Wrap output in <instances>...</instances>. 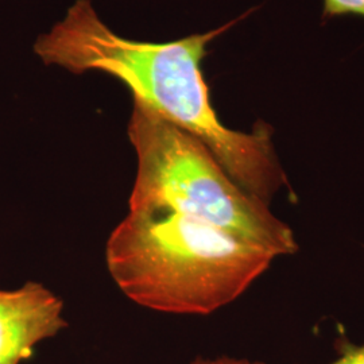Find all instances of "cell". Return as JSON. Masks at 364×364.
<instances>
[{
  "label": "cell",
  "mask_w": 364,
  "mask_h": 364,
  "mask_svg": "<svg viewBox=\"0 0 364 364\" xmlns=\"http://www.w3.org/2000/svg\"><path fill=\"white\" fill-rule=\"evenodd\" d=\"M239 19L173 42H139L117 36L90 0H77L61 22L39 37L34 50L46 65L63 66L73 75L99 70L117 78L134 100L195 136L242 189L270 205L287 188L274 150L273 130L263 122L251 132L225 127L212 105L201 69L209 42Z\"/></svg>",
  "instance_id": "cell-1"
},
{
  "label": "cell",
  "mask_w": 364,
  "mask_h": 364,
  "mask_svg": "<svg viewBox=\"0 0 364 364\" xmlns=\"http://www.w3.org/2000/svg\"><path fill=\"white\" fill-rule=\"evenodd\" d=\"M127 135L138 159L129 210H170L207 221L275 257L299 250L287 223L242 189L204 144L138 100Z\"/></svg>",
  "instance_id": "cell-3"
},
{
  "label": "cell",
  "mask_w": 364,
  "mask_h": 364,
  "mask_svg": "<svg viewBox=\"0 0 364 364\" xmlns=\"http://www.w3.org/2000/svg\"><path fill=\"white\" fill-rule=\"evenodd\" d=\"M191 364H266L263 362H254L248 359H240V358H230V356H219L213 359H205V358H197Z\"/></svg>",
  "instance_id": "cell-7"
},
{
  "label": "cell",
  "mask_w": 364,
  "mask_h": 364,
  "mask_svg": "<svg viewBox=\"0 0 364 364\" xmlns=\"http://www.w3.org/2000/svg\"><path fill=\"white\" fill-rule=\"evenodd\" d=\"M275 255L207 221L170 210H129L105 245L122 293L156 312L210 314L239 299Z\"/></svg>",
  "instance_id": "cell-2"
},
{
  "label": "cell",
  "mask_w": 364,
  "mask_h": 364,
  "mask_svg": "<svg viewBox=\"0 0 364 364\" xmlns=\"http://www.w3.org/2000/svg\"><path fill=\"white\" fill-rule=\"evenodd\" d=\"M338 353V358L328 364H364V346L340 340Z\"/></svg>",
  "instance_id": "cell-6"
},
{
  "label": "cell",
  "mask_w": 364,
  "mask_h": 364,
  "mask_svg": "<svg viewBox=\"0 0 364 364\" xmlns=\"http://www.w3.org/2000/svg\"><path fill=\"white\" fill-rule=\"evenodd\" d=\"M64 302L39 282L0 290V364H22L41 341L68 328Z\"/></svg>",
  "instance_id": "cell-4"
},
{
  "label": "cell",
  "mask_w": 364,
  "mask_h": 364,
  "mask_svg": "<svg viewBox=\"0 0 364 364\" xmlns=\"http://www.w3.org/2000/svg\"><path fill=\"white\" fill-rule=\"evenodd\" d=\"M347 14L364 16V0H324V21Z\"/></svg>",
  "instance_id": "cell-5"
}]
</instances>
